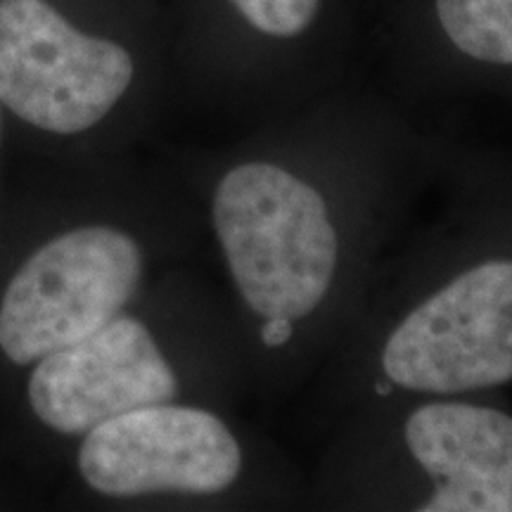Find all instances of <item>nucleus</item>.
Returning <instances> with one entry per match:
<instances>
[{
	"instance_id": "f257e3e1",
	"label": "nucleus",
	"mask_w": 512,
	"mask_h": 512,
	"mask_svg": "<svg viewBox=\"0 0 512 512\" xmlns=\"http://www.w3.org/2000/svg\"><path fill=\"white\" fill-rule=\"evenodd\" d=\"M214 226L245 302L264 318H304L323 302L339 242L325 200L275 164L249 162L223 176Z\"/></svg>"
},
{
	"instance_id": "f03ea898",
	"label": "nucleus",
	"mask_w": 512,
	"mask_h": 512,
	"mask_svg": "<svg viewBox=\"0 0 512 512\" xmlns=\"http://www.w3.org/2000/svg\"><path fill=\"white\" fill-rule=\"evenodd\" d=\"M143 256L114 228H79L38 249L0 304V349L17 366L41 361L119 316L138 290Z\"/></svg>"
},
{
	"instance_id": "7ed1b4c3",
	"label": "nucleus",
	"mask_w": 512,
	"mask_h": 512,
	"mask_svg": "<svg viewBox=\"0 0 512 512\" xmlns=\"http://www.w3.org/2000/svg\"><path fill=\"white\" fill-rule=\"evenodd\" d=\"M133 74L124 46L83 34L46 0H0V100L29 124L86 131L124 98Z\"/></svg>"
},
{
	"instance_id": "20e7f679",
	"label": "nucleus",
	"mask_w": 512,
	"mask_h": 512,
	"mask_svg": "<svg viewBox=\"0 0 512 512\" xmlns=\"http://www.w3.org/2000/svg\"><path fill=\"white\" fill-rule=\"evenodd\" d=\"M389 380L458 394L512 380V261H486L432 294L382 351Z\"/></svg>"
},
{
	"instance_id": "39448f33",
	"label": "nucleus",
	"mask_w": 512,
	"mask_h": 512,
	"mask_svg": "<svg viewBox=\"0 0 512 512\" xmlns=\"http://www.w3.org/2000/svg\"><path fill=\"white\" fill-rule=\"evenodd\" d=\"M83 479L100 494L133 498L155 491L219 494L242 470V451L207 411L152 403L86 432L79 451Z\"/></svg>"
},
{
	"instance_id": "423d86ee",
	"label": "nucleus",
	"mask_w": 512,
	"mask_h": 512,
	"mask_svg": "<svg viewBox=\"0 0 512 512\" xmlns=\"http://www.w3.org/2000/svg\"><path fill=\"white\" fill-rule=\"evenodd\" d=\"M174 370L136 318L105 328L41 358L29 382L38 418L57 432L83 434L121 413L171 401Z\"/></svg>"
},
{
	"instance_id": "0eeeda50",
	"label": "nucleus",
	"mask_w": 512,
	"mask_h": 512,
	"mask_svg": "<svg viewBox=\"0 0 512 512\" xmlns=\"http://www.w3.org/2000/svg\"><path fill=\"white\" fill-rule=\"evenodd\" d=\"M406 444L434 479L425 512H512V418L470 403H430L406 422Z\"/></svg>"
},
{
	"instance_id": "6e6552de",
	"label": "nucleus",
	"mask_w": 512,
	"mask_h": 512,
	"mask_svg": "<svg viewBox=\"0 0 512 512\" xmlns=\"http://www.w3.org/2000/svg\"><path fill=\"white\" fill-rule=\"evenodd\" d=\"M444 41L467 60L512 67V0H432Z\"/></svg>"
},
{
	"instance_id": "1a4fd4ad",
	"label": "nucleus",
	"mask_w": 512,
	"mask_h": 512,
	"mask_svg": "<svg viewBox=\"0 0 512 512\" xmlns=\"http://www.w3.org/2000/svg\"><path fill=\"white\" fill-rule=\"evenodd\" d=\"M254 36L275 43L302 41L316 29L325 0H226Z\"/></svg>"
},
{
	"instance_id": "9d476101",
	"label": "nucleus",
	"mask_w": 512,
	"mask_h": 512,
	"mask_svg": "<svg viewBox=\"0 0 512 512\" xmlns=\"http://www.w3.org/2000/svg\"><path fill=\"white\" fill-rule=\"evenodd\" d=\"M292 337V320L283 316L266 318L264 328H261V342L266 347H283Z\"/></svg>"
}]
</instances>
